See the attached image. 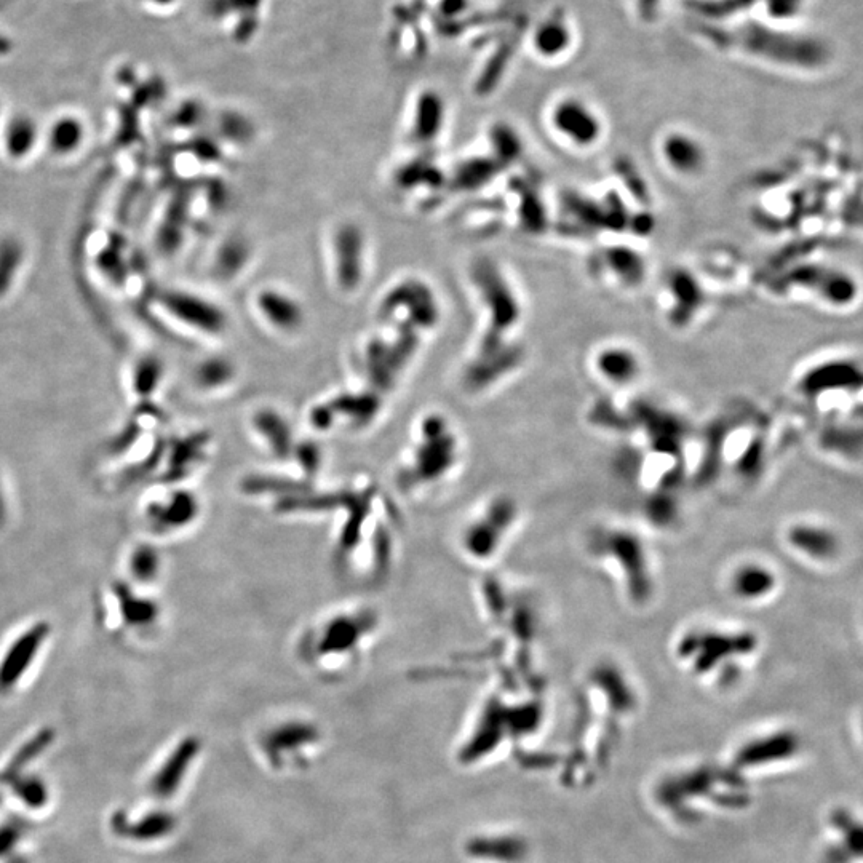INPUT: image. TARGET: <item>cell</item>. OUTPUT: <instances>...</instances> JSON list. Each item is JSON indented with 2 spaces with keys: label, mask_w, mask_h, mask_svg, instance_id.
<instances>
[{
  "label": "cell",
  "mask_w": 863,
  "mask_h": 863,
  "mask_svg": "<svg viewBox=\"0 0 863 863\" xmlns=\"http://www.w3.org/2000/svg\"><path fill=\"white\" fill-rule=\"evenodd\" d=\"M320 740V729L311 721H285L269 729L261 740L264 755L272 766L280 768L285 758L306 750Z\"/></svg>",
  "instance_id": "obj_7"
},
{
  "label": "cell",
  "mask_w": 863,
  "mask_h": 863,
  "mask_svg": "<svg viewBox=\"0 0 863 863\" xmlns=\"http://www.w3.org/2000/svg\"><path fill=\"white\" fill-rule=\"evenodd\" d=\"M48 632V625L39 622L13 641L0 662V691H10L24 677L47 640Z\"/></svg>",
  "instance_id": "obj_8"
},
{
  "label": "cell",
  "mask_w": 863,
  "mask_h": 863,
  "mask_svg": "<svg viewBox=\"0 0 863 863\" xmlns=\"http://www.w3.org/2000/svg\"><path fill=\"white\" fill-rule=\"evenodd\" d=\"M82 125L76 119H61L56 122L50 133V143L56 152L66 154L74 151L82 140Z\"/></svg>",
  "instance_id": "obj_16"
},
{
  "label": "cell",
  "mask_w": 863,
  "mask_h": 863,
  "mask_svg": "<svg viewBox=\"0 0 863 863\" xmlns=\"http://www.w3.org/2000/svg\"><path fill=\"white\" fill-rule=\"evenodd\" d=\"M176 825L178 820L168 811H151L136 820L130 819L125 811H116L111 817L112 832L136 843L164 840L175 832Z\"/></svg>",
  "instance_id": "obj_11"
},
{
  "label": "cell",
  "mask_w": 863,
  "mask_h": 863,
  "mask_svg": "<svg viewBox=\"0 0 863 863\" xmlns=\"http://www.w3.org/2000/svg\"><path fill=\"white\" fill-rule=\"evenodd\" d=\"M458 446V438L442 421L424 422L413 448L403 456L398 485L416 493L446 482L461 458Z\"/></svg>",
  "instance_id": "obj_2"
},
{
  "label": "cell",
  "mask_w": 863,
  "mask_h": 863,
  "mask_svg": "<svg viewBox=\"0 0 863 863\" xmlns=\"http://www.w3.org/2000/svg\"><path fill=\"white\" fill-rule=\"evenodd\" d=\"M756 646L748 633L734 635L716 627H694L677 643V657L699 677H710L712 670L737 654H747Z\"/></svg>",
  "instance_id": "obj_3"
},
{
  "label": "cell",
  "mask_w": 863,
  "mask_h": 863,
  "mask_svg": "<svg viewBox=\"0 0 863 863\" xmlns=\"http://www.w3.org/2000/svg\"><path fill=\"white\" fill-rule=\"evenodd\" d=\"M36 141V128L28 119L13 120L7 130V148L13 156L21 157L31 151Z\"/></svg>",
  "instance_id": "obj_17"
},
{
  "label": "cell",
  "mask_w": 863,
  "mask_h": 863,
  "mask_svg": "<svg viewBox=\"0 0 863 863\" xmlns=\"http://www.w3.org/2000/svg\"><path fill=\"white\" fill-rule=\"evenodd\" d=\"M207 309H208V307H205V309H203L202 306H199V307H197V311H192V312H194V314H199V312L207 311ZM186 319L191 320L192 314L186 315ZM194 322H200L203 325V319H202V317H200V315H199V317H197V315H194Z\"/></svg>",
  "instance_id": "obj_21"
},
{
  "label": "cell",
  "mask_w": 863,
  "mask_h": 863,
  "mask_svg": "<svg viewBox=\"0 0 863 863\" xmlns=\"http://www.w3.org/2000/svg\"><path fill=\"white\" fill-rule=\"evenodd\" d=\"M788 544L793 549L804 553L806 557L817 561H828L840 552V539L825 526L800 523L790 528L787 534Z\"/></svg>",
  "instance_id": "obj_15"
},
{
  "label": "cell",
  "mask_w": 863,
  "mask_h": 863,
  "mask_svg": "<svg viewBox=\"0 0 863 863\" xmlns=\"http://www.w3.org/2000/svg\"><path fill=\"white\" fill-rule=\"evenodd\" d=\"M517 506L506 498L493 499L464 526L462 552L470 560L488 561L501 552L517 520Z\"/></svg>",
  "instance_id": "obj_5"
},
{
  "label": "cell",
  "mask_w": 863,
  "mask_h": 863,
  "mask_svg": "<svg viewBox=\"0 0 863 863\" xmlns=\"http://www.w3.org/2000/svg\"><path fill=\"white\" fill-rule=\"evenodd\" d=\"M378 624V616L362 606L327 614L307 627L299 641V657L314 669L347 667L362 657Z\"/></svg>",
  "instance_id": "obj_1"
},
{
  "label": "cell",
  "mask_w": 863,
  "mask_h": 863,
  "mask_svg": "<svg viewBox=\"0 0 863 863\" xmlns=\"http://www.w3.org/2000/svg\"><path fill=\"white\" fill-rule=\"evenodd\" d=\"M200 750L202 744L199 737H184L152 777L151 792L157 798H172L183 785L194 761L199 758Z\"/></svg>",
  "instance_id": "obj_9"
},
{
  "label": "cell",
  "mask_w": 863,
  "mask_h": 863,
  "mask_svg": "<svg viewBox=\"0 0 863 863\" xmlns=\"http://www.w3.org/2000/svg\"><path fill=\"white\" fill-rule=\"evenodd\" d=\"M776 587L777 576L774 571L758 561L739 563L728 576L729 593L742 603L766 600Z\"/></svg>",
  "instance_id": "obj_12"
},
{
  "label": "cell",
  "mask_w": 863,
  "mask_h": 863,
  "mask_svg": "<svg viewBox=\"0 0 863 863\" xmlns=\"http://www.w3.org/2000/svg\"><path fill=\"white\" fill-rule=\"evenodd\" d=\"M16 795L29 808H42L48 801V790L37 777H26L15 787Z\"/></svg>",
  "instance_id": "obj_19"
},
{
  "label": "cell",
  "mask_w": 863,
  "mask_h": 863,
  "mask_svg": "<svg viewBox=\"0 0 863 863\" xmlns=\"http://www.w3.org/2000/svg\"><path fill=\"white\" fill-rule=\"evenodd\" d=\"M576 44V32L565 10L557 8L537 21L529 45L539 60L558 61L565 58Z\"/></svg>",
  "instance_id": "obj_6"
},
{
  "label": "cell",
  "mask_w": 863,
  "mask_h": 863,
  "mask_svg": "<svg viewBox=\"0 0 863 863\" xmlns=\"http://www.w3.org/2000/svg\"><path fill=\"white\" fill-rule=\"evenodd\" d=\"M2 510H4V502H2V498H0V517H2Z\"/></svg>",
  "instance_id": "obj_22"
},
{
  "label": "cell",
  "mask_w": 863,
  "mask_h": 863,
  "mask_svg": "<svg viewBox=\"0 0 863 863\" xmlns=\"http://www.w3.org/2000/svg\"><path fill=\"white\" fill-rule=\"evenodd\" d=\"M862 187H863V183H862Z\"/></svg>",
  "instance_id": "obj_23"
},
{
  "label": "cell",
  "mask_w": 863,
  "mask_h": 863,
  "mask_svg": "<svg viewBox=\"0 0 863 863\" xmlns=\"http://www.w3.org/2000/svg\"><path fill=\"white\" fill-rule=\"evenodd\" d=\"M661 156L675 175L692 178L704 172L707 154L704 146L691 133L669 132L661 141Z\"/></svg>",
  "instance_id": "obj_10"
},
{
  "label": "cell",
  "mask_w": 863,
  "mask_h": 863,
  "mask_svg": "<svg viewBox=\"0 0 863 863\" xmlns=\"http://www.w3.org/2000/svg\"><path fill=\"white\" fill-rule=\"evenodd\" d=\"M550 132L573 149H592L605 135V120L589 100L561 95L547 111Z\"/></svg>",
  "instance_id": "obj_4"
},
{
  "label": "cell",
  "mask_w": 863,
  "mask_h": 863,
  "mask_svg": "<svg viewBox=\"0 0 863 863\" xmlns=\"http://www.w3.org/2000/svg\"><path fill=\"white\" fill-rule=\"evenodd\" d=\"M21 830L18 825L4 824L0 827V857L15 849L16 844L20 841Z\"/></svg>",
  "instance_id": "obj_20"
},
{
  "label": "cell",
  "mask_w": 863,
  "mask_h": 863,
  "mask_svg": "<svg viewBox=\"0 0 863 863\" xmlns=\"http://www.w3.org/2000/svg\"><path fill=\"white\" fill-rule=\"evenodd\" d=\"M159 555L151 547H140L133 553L132 571L140 581L149 582L156 579L160 568Z\"/></svg>",
  "instance_id": "obj_18"
},
{
  "label": "cell",
  "mask_w": 863,
  "mask_h": 863,
  "mask_svg": "<svg viewBox=\"0 0 863 863\" xmlns=\"http://www.w3.org/2000/svg\"><path fill=\"white\" fill-rule=\"evenodd\" d=\"M200 504L189 491H176L170 498L152 504L149 520L157 529H167L165 533H176L178 529L194 525L199 517Z\"/></svg>",
  "instance_id": "obj_14"
},
{
  "label": "cell",
  "mask_w": 863,
  "mask_h": 863,
  "mask_svg": "<svg viewBox=\"0 0 863 863\" xmlns=\"http://www.w3.org/2000/svg\"><path fill=\"white\" fill-rule=\"evenodd\" d=\"M598 376L613 386H630L641 374V362L635 350L630 347L605 346L593 358Z\"/></svg>",
  "instance_id": "obj_13"
}]
</instances>
